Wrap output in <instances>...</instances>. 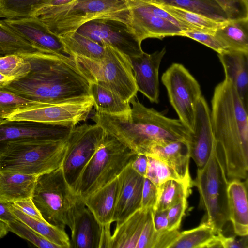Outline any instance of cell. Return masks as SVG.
Segmentation results:
<instances>
[{
	"mask_svg": "<svg viewBox=\"0 0 248 248\" xmlns=\"http://www.w3.org/2000/svg\"><path fill=\"white\" fill-rule=\"evenodd\" d=\"M246 7H248V0H239Z\"/></svg>",
	"mask_w": 248,
	"mask_h": 248,
	"instance_id": "9f6ffc18",
	"label": "cell"
},
{
	"mask_svg": "<svg viewBox=\"0 0 248 248\" xmlns=\"http://www.w3.org/2000/svg\"><path fill=\"white\" fill-rule=\"evenodd\" d=\"M119 188L117 177L89 195L80 197L101 226L112 223Z\"/></svg>",
	"mask_w": 248,
	"mask_h": 248,
	"instance_id": "cb8c5ba5",
	"label": "cell"
},
{
	"mask_svg": "<svg viewBox=\"0 0 248 248\" xmlns=\"http://www.w3.org/2000/svg\"><path fill=\"white\" fill-rule=\"evenodd\" d=\"M190 157L198 168L203 167L207 163L215 147L210 109L202 95L197 106L194 130L190 132L186 141Z\"/></svg>",
	"mask_w": 248,
	"mask_h": 248,
	"instance_id": "e0dca14e",
	"label": "cell"
},
{
	"mask_svg": "<svg viewBox=\"0 0 248 248\" xmlns=\"http://www.w3.org/2000/svg\"><path fill=\"white\" fill-rule=\"evenodd\" d=\"M232 82L225 79L215 88L211 121L216 155L228 182L248 174V115Z\"/></svg>",
	"mask_w": 248,
	"mask_h": 248,
	"instance_id": "6da1fadb",
	"label": "cell"
},
{
	"mask_svg": "<svg viewBox=\"0 0 248 248\" xmlns=\"http://www.w3.org/2000/svg\"><path fill=\"white\" fill-rule=\"evenodd\" d=\"M155 5L177 19L185 27V31H198L214 33L215 30L223 22L181 7L167 5Z\"/></svg>",
	"mask_w": 248,
	"mask_h": 248,
	"instance_id": "f546056e",
	"label": "cell"
},
{
	"mask_svg": "<svg viewBox=\"0 0 248 248\" xmlns=\"http://www.w3.org/2000/svg\"><path fill=\"white\" fill-rule=\"evenodd\" d=\"M38 176L0 171V198L13 203L31 197Z\"/></svg>",
	"mask_w": 248,
	"mask_h": 248,
	"instance_id": "484cf974",
	"label": "cell"
},
{
	"mask_svg": "<svg viewBox=\"0 0 248 248\" xmlns=\"http://www.w3.org/2000/svg\"><path fill=\"white\" fill-rule=\"evenodd\" d=\"M192 186L175 180H169L163 183L158 186L157 202L153 210H168L184 197H188Z\"/></svg>",
	"mask_w": 248,
	"mask_h": 248,
	"instance_id": "e575fe53",
	"label": "cell"
},
{
	"mask_svg": "<svg viewBox=\"0 0 248 248\" xmlns=\"http://www.w3.org/2000/svg\"><path fill=\"white\" fill-rule=\"evenodd\" d=\"M39 52L50 53L26 40L0 20V56L16 54L26 56Z\"/></svg>",
	"mask_w": 248,
	"mask_h": 248,
	"instance_id": "f1b7e54d",
	"label": "cell"
},
{
	"mask_svg": "<svg viewBox=\"0 0 248 248\" xmlns=\"http://www.w3.org/2000/svg\"><path fill=\"white\" fill-rule=\"evenodd\" d=\"M214 34L228 50L248 53V17L227 19Z\"/></svg>",
	"mask_w": 248,
	"mask_h": 248,
	"instance_id": "4316f807",
	"label": "cell"
},
{
	"mask_svg": "<svg viewBox=\"0 0 248 248\" xmlns=\"http://www.w3.org/2000/svg\"><path fill=\"white\" fill-rule=\"evenodd\" d=\"M149 210L141 208L120 225L116 226L109 248H136Z\"/></svg>",
	"mask_w": 248,
	"mask_h": 248,
	"instance_id": "d4e9b609",
	"label": "cell"
},
{
	"mask_svg": "<svg viewBox=\"0 0 248 248\" xmlns=\"http://www.w3.org/2000/svg\"><path fill=\"white\" fill-rule=\"evenodd\" d=\"M6 225L9 232H12L38 248H59L18 219Z\"/></svg>",
	"mask_w": 248,
	"mask_h": 248,
	"instance_id": "ab89813d",
	"label": "cell"
},
{
	"mask_svg": "<svg viewBox=\"0 0 248 248\" xmlns=\"http://www.w3.org/2000/svg\"><path fill=\"white\" fill-rule=\"evenodd\" d=\"M90 94L93 98L96 112L119 115L130 111L129 102L124 101L113 91L101 84L90 82Z\"/></svg>",
	"mask_w": 248,
	"mask_h": 248,
	"instance_id": "83f0119b",
	"label": "cell"
},
{
	"mask_svg": "<svg viewBox=\"0 0 248 248\" xmlns=\"http://www.w3.org/2000/svg\"><path fill=\"white\" fill-rule=\"evenodd\" d=\"M50 0H0V17L6 19L31 16Z\"/></svg>",
	"mask_w": 248,
	"mask_h": 248,
	"instance_id": "d590c367",
	"label": "cell"
},
{
	"mask_svg": "<svg viewBox=\"0 0 248 248\" xmlns=\"http://www.w3.org/2000/svg\"><path fill=\"white\" fill-rule=\"evenodd\" d=\"M147 164V155L144 154H138L131 163V166L136 172L145 177Z\"/></svg>",
	"mask_w": 248,
	"mask_h": 248,
	"instance_id": "f5cc1de1",
	"label": "cell"
},
{
	"mask_svg": "<svg viewBox=\"0 0 248 248\" xmlns=\"http://www.w3.org/2000/svg\"><path fill=\"white\" fill-rule=\"evenodd\" d=\"M248 179H233L227 188L229 221L239 236L248 234Z\"/></svg>",
	"mask_w": 248,
	"mask_h": 248,
	"instance_id": "7402d4cb",
	"label": "cell"
},
{
	"mask_svg": "<svg viewBox=\"0 0 248 248\" xmlns=\"http://www.w3.org/2000/svg\"><path fill=\"white\" fill-rule=\"evenodd\" d=\"M68 227L70 248H100L102 226L78 195L69 212Z\"/></svg>",
	"mask_w": 248,
	"mask_h": 248,
	"instance_id": "2e32d148",
	"label": "cell"
},
{
	"mask_svg": "<svg viewBox=\"0 0 248 248\" xmlns=\"http://www.w3.org/2000/svg\"><path fill=\"white\" fill-rule=\"evenodd\" d=\"M157 232L153 223L152 209H149L147 219L140 235L136 248H154Z\"/></svg>",
	"mask_w": 248,
	"mask_h": 248,
	"instance_id": "b9f144b4",
	"label": "cell"
},
{
	"mask_svg": "<svg viewBox=\"0 0 248 248\" xmlns=\"http://www.w3.org/2000/svg\"><path fill=\"white\" fill-rule=\"evenodd\" d=\"M11 210L17 219L26 224L59 248H70V238L65 231L52 225L46 221L39 220L26 215L11 204Z\"/></svg>",
	"mask_w": 248,
	"mask_h": 248,
	"instance_id": "d6a6232c",
	"label": "cell"
},
{
	"mask_svg": "<svg viewBox=\"0 0 248 248\" xmlns=\"http://www.w3.org/2000/svg\"><path fill=\"white\" fill-rule=\"evenodd\" d=\"M125 1L130 13L129 28L141 43L149 38L182 36L183 30L160 17V9L157 6L138 0Z\"/></svg>",
	"mask_w": 248,
	"mask_h": 248,
	"instance_id": "5bb4252c",
	"label": "cell"
},
{
	"mask_svg": "<svg viewBox=\"0 0 248 248\" xmlns=\"http://www.w3.org/2000/svg\"><path fill=\"white\" fill-rule=\"evenodd\" d=\"M119 192L112 222L120 225L136 211L141 208V194L144 177L136 172L131 163L118 176Z\"/></svg>",
	"mask_w": 248,
	"mask_h": 248,
	"instance_id": "ac0fdd59",
	"label": "cell"
},
{
	"mask_svg": "<svg viewBox=\"0 0 248 248\" xmlns=\"http://www.w3.org/2000/svg\"><path fill=\"white\" fill-rule=\"evenodd\" d=\"M225 78L234 85L243 105L248 110V53L227 51L218 54Z\"/></svg>",
	"mask_w": 248,
	"mask_h": 248,
	"instance_id": "603a6c76",
	"label": "cell"
},
{
	"mask_svg": "<svg viewBox=\"0 0 248 248\" xmlns=\"http://www.w3.org/2000/svg\"><path fill=\"white\" fill-rule=\"evenodd\" d=\"M93 101L89 96L79 99L17 110L5 117L9 120H28L75 127L85 121L92 111Z\"/></svg>",
	"mask_w": 248,
	"mask_h": 248,
	"instance_id": "7c38bea8",
	"label": "cell"
},
{
	"mask_svg": "<svg viewBox=\"0 0 248 248\" xmlns=\"http://www.w3.org/2000/svg\"><path fill=\"white\" fill-rule=\"evenodd\" d=\"M31 70L28 58L16 54L0 56V73L13 81L19 79Z\"/></svg>",
	"mask_w": 248,
	"mask_h": 248,
	"instance_id": "8d00e7d4",
	"label": "cell"
},
{
	"mask_svg": "<svg viewBox=\"0 0 248 248\" xmlns=\"http://www.w3.org/2000/svg\"><path fill=\"white\" fill-rule=\"evenodd\" d=\"M105 131L100 125L86 123L74 127L67 139L62 168L74 191L83 169L97 150Z\"/></svg>",
	"mask_w": 248,
	"mask_h": 248,
	"instance_id": "8fae6325",
	"label": "cell"
},
{
	"mask_svg": "<svg viewBox=\"0 0 248 248\" xmlns=\"http://www.w3.org/2000/svg\"><path fill=\"white\" fill-rule=\"evenodd\" d=\"M146 155L163 161L173 169L184 182L193 186L189 172L190 157L186 141L175 140L156 144L149 149Z\"/></svg>",
	"mask_w": 248,
	"mask_h": 248,
	"instance_id": "44dd1931",
	"label": "cell"
},
{
	"mask_svg": "<svg viewBox=\"0 0 248 248\" xmlns=\"http://www.w3.org/2000/svg\"><path fill=\"white\" fill-rule=\"evenodd\" d=\"M31 70L0 90L40 103L55 104L79 99L90 94V82L73 57L39 52L26 57Z\"/></svg>",
	"mask_w": 248,
	"mask_h": 248,
	"instance_id": "7a4b0ae2",
	"label": "cell"
},
{
	"mask_svg": "<svg viewBox=\"0 0 248 248\" xmlns=\"http://www.w3.org/2000/svg\"><path fill=\"white\" fill-rule=\"evenodd\" d=\"M166 52L164 47L152 54L143 51L140 55L129 57L138 91L152 103L159 101V69Z\"/></svg>",
	"mask_w": 248,
	"mask_h": 248,
	"instance_id": "d6986e66",
	"label": "cell"
},
{
	"mask_svg": "<svg viewBox=\"0 0 248 248\" xmlns=\"http://www.w3.org/2000/svg\"><path fill=\"white\" fill-rule=\"evenodd\" d=\"M66 142L67 140L8 141L0 146V171L38 176L53 170L62 165Z\"/></svg>",
	"mask_w": 248,
	"mask_h": 248,
	"instance_id": "277c9868",
	"label": "cell"
},
{
	"mask_svg": "<svg viewBox=\"0 0 248 248\" xmlns=\"http://www.w3.org/2000/svg\"><path fill=\"white\" fill-rule=\"evenodd\" d=\"M45 104H46L30 100L12 92L0 89V122L17 110L31 108Z\"/></svg>",
	"mask_w": 248,
	"mask_h": 248,
	"instance_id": "74e56055",
	"label": "cell"
},
{
	"mask_svg": "<svg viewBox=\"0 0 248 248\" xmlns=\"http://www.w3.org/2000/svg\"><path fill=\"white\" fill-rule=\"evenodd\" d=\"M3 20L21 36L48 52L67 55L60 37L52 32L38 17Z\"/></svg>",
	"mask_w": 248,
	"mask_h": 248,
	"instance_id": "ffe728a7",
	"label": "cell"
},
{
	"mask_svg": "<svg viewBox=\"0 0 248 248\" xmlns=\"http://www.w3.org/2000/svg\"><path fill=\"white\" fill-rule=\"evenodd\" d=\"M136 98L130 100L131 109L127 113L110 115L95 112L92 119L137 154L146 155L157 144L187 141L190 131L179 119L166 117L145 107Z\"/></svg>",
	"mask_w": 248,
	"mask_h": 248,
	"instance_id": "3957f363",
	"label": "cell"
},
{
	"mask_svg": "<svg viewBox=\"0 0 248 248\" xmlns=\"http://www.w3.org/2000/svg\"><path fill=\"white\" fill-rule=\"evenodd\" d=\"M147 156L148 164L145 177L157 187L169 180L185 182L176 171L165 162L155 157L150 155Z\"/></svg>",
	"mask_w": 248,
	"mask_h": 248,
	"instance_id": "f35d334b",
	"label": "cell"
},
{
	"mask_svg": "<svg viewBox=\"0 0 248 248\" xmlns=\"http://www.w3.org/2000/svg\"><path fill=\"white\" fill-rule=\"evenodd\" d=\"M74 127L33 121L5 119L0 122V146L10 141L21 140L50 142L65 140Z\"/></svg>",
	"mask_w": 248,
	"mask_h": 248,
	"instance_id": "9a60e30c",
	"label": "cell"
},
{
	"mask_svg": "<svg viewBox=\"0 0 248 248\" xmlns=\"http://www.w3.org/2000/svg\"><path fill=\"white\" fill-rule=\"evenodd\" d=\"M180 232L178 230H167L163 232L158 233L154 248H170L178 237Z\"/></svg>",
	"mask_w": 248,
	"mask_h": 248,
	"instance_id": "681fc988",
	"label": "cell"
},
{
	"mask_svg": "<svg viewBox=\"0 0 248 248\" xmlns=\"http://www.w3.org/2000/svg\"><path fill=\"white\" fill-rule=\"evenodd\" d=\"M223 10L228 19L248 17V7L239 0H213Z\"/></svg>",
	"mask_w": 248,
	"mask_h": 248,
	"instance_id": "7bdbcfd3",
	"label": "cell"
},
{
	"mask_svg": "<svg viewBox=\"0 0 248 248\" xmlns=\"http://www.w3.org/2000/svg\"><path fill=\"white\" fill-rule=\"evenodd\" d=\"M228 180L213 149L205 165L198 168L193 181L200 195L199 206L205 213V220L217 233L222 232L229 221L227 188Z\"/></svg>",
	"mask_w": 248,
	"mask_h": 248,
	"instance_id": "ba28073f",
	"label": "cell"
},
{
	"mask_svg": "<svg viewBox=\"0 0 248 248\" xmlns=\"http://www.w3.org/2000/svg\"><path fill=\"white\" fill-rule=\"evenodd\" d=\"M217 234L215 229L204 221L194 228L180 232L170 248H213Z\"/></svg>",
	"mask_w": 248,
	"mask_h": 248,
	"instance_id": "4dcf8cb0",
	"label": "cell"
},
{
	"mask_svg": "<svg viewBox=\"0 0 248 248\" xmlns=\"http://www.w3.org/2000/svg\"><path fill=\"white\" fill-rule=\"evenodd\" d=\"M66 54L70 57L80 56L90 59H100L105 53V47L76 31L59 36Z\"/></svg>",
	"mask_w": 248,
	"mask_h": 248,
	"instance_id": "1f68e13d",
	"label": "cell"
},
{
	"mask_svg": "<svg viewBox=\"0 0 248 248\" xmlns=\"http://www.w3.org/2000/svg\"><path fill=\"white\" fill-rule=\"evenodd\" d=\"M155 229L158 233L168 230L167 210L157 211L152 209Z\"/></svg>",
	"mask_w": 248,
	"mask_h": 248,
	"instance_id": "f907efd6",
	"label": "cell"
},
{
	"mask_svg": "<svg viewBox=\"0 0 248 248\" xmlns=\"http://www.w3.org/2000/svg\"><path fill=\"white\" fill-rule=\"evenodd\" d=\"M161 81L179 119L193 132L197 106L202 96L198 82L184 65L177 63L163 74Z\"/></svg>",
	"mask_w": 248,
	"mask_h": 248,
	"instance_id": "30bf717a",
	"label": "cell"
},
{
	"mask_svg": "<svg viewBox=\"0 0 248 248\" xmlns=\"http://www.w3.org/2000/svg\"><path fill=\"white\" fill-rule=\"evenodd\" d=\"M182 36L188 37L212 49L218 54L229 51L214 33L198 31L183 32Z\"/></svg>",
	"mask_w": 248,
	"mask_h": 248,
	"instance_id": "60d3db41",
	"label": "cell"
},
{
	"mask_svg": "<svg viewBox=\"0 0 248 248\" xmlns=\"http://www.w3.org/2000/svg\"><path fill=\"white\" fill-rule=\"evenodd\" d=\"M38 17L58 36L76 31L83 24L95 19L116 20L128 28L130 24L125 0H76L51 15Z\"/></svg>",
	"mask_w": 248,
	"mask_h": 248,
	"instance_id": "52a82bcc",
	"label": "cell"
},
{
	"mask_svg": "<svg viewBox=\"0 0 248 248\" xmlns=\"http://www.w3.org/2000/svg\"><path fill=\"white\" fill-rule=\"evenodd\" d=\"M76 0H50L37 10L31 16L39 17L51 15L58 10L69 5Z\"/></svg>",
	"mask_w": 248,
	"mask_h": 248,
	"instance_id": "7dc6e473",
	"label": "cell"
},
{
	"mask_svg": "<svg viewBox=\"0 0 248 248\" xmlns=\"http://www.w3.org/2000/svg\"><path fill=\"white\" fill-rule=\"evenodd\" d=\"M104 47L101 58L75 56L76 64L90 83L105 86L124 101L129 102L138 92L129 57L111 46Z\"/></svg>",
	"mask_w": 248,
	"mask_h": 248,
	"instance_id": "8992f818",
	"label": "cell"
},
{
	"mask_svg": "<svg viewBox=\"0 0 248 248\" xmlns=\"http://www.w3.org/2000/svg\"><path fill=\"white\" fill-rule=\"evenodd\" d=\"M77 195L67 183L62 166L38 176L31 197L49 224L65 230Z\"/></svg>",
	"mask_w": 248,
	"mask_h": 248,
	"instance_id": "9c48e42d",
	"label": "cell"
},
{
	"mask_svg": "<svg viewBox=\"0 0 248 248\" xmlns=\"http://www.w3.org/2000/svg\"><path fill=\"white\" fill-rule=\"evenodd\" d=\"M187 197H184L167 210L168 230H179L187 207Z\"/></svg>",
	"mask_w": 248,
	"mask_h": 248,
	"instance_id": "ee69618b",
	"label": "cell"
},
{
	"mask_svg": "<svg viewBox=\"0 0 248 248\" xmlns=\"http://www.w3.org/2000/svg\"><path fill=\"white\" fill-rule=\"evenodd\" d=\"M12 203L16 208L29 217L46 221L35 205L31 197L21 199Z\"/></svg>",
	"mask_w": 248,
	"mask_h": 248,
	"instance_id": "bcb514c9",
	"label": "cell"
},
{
	"mask_svg": "<svg viewBox=\"0 0 248 248\" xmlns=\"http://www.w3.org/2000/svg\"><path fill=\"white\" fill-rule=\"evenodd\" d=\"M137 155L105 132L97 150L82 171L74 193L84 198L104 186L117 178Z\"/></svg>",
	"mask_w": 248,
	"mask_h": 248,
	"instance_id": "5b68a950",
	"label": "cell"
},
{
	"mask_svg": "<svg viewBox=\"0 0 248 248\" xmlns=\"http://www.w3.org/2000/svg\"><path fill=\"white\" fill-rule=\"evenodd\" d=\"M13 80L0 73V89L8 85Z\"/></svg>",
	"mask_w": 248,
	"mask_h": 248,
	"instance_id": "db71d44e",
	"label": "cell"
},
{
	"mask_svg": "<svg viewBox=\"0 0 248 248\" xmlns=\"http://www.w3.org/2000/svg\"><path fill=\"white\" fill-rule=\"evenodd\" d=\"M76 31L103 46H111L129 57L140 55L143 52L141 43L125 24L120 21L93 20Z\"/></svg>",
	"mask_w": 248,
	"mask_h": 248,
	"instance_id": "4fadbf2b",
	"label": "cell"
},
{
	"mask_svg": "<svg viewBox=\"0 0 248 248\" xmlns=\"http://www.w3.org/2000/svg\"><path fill=\"white\" fill-rule=\"evenodd\" d=\"M8 232L6 224L0 221V238L5 236Z\"/></svg>",
	"mask_w": 248,
	"mask_h": 248,
	"instance_id": "11a10c76",
	"label": "cell"
},
{
	"mask_svg": "<svg viewBox=\"0 0 248 248\" xmlns=\"http://www.w3.org/2000/svg\"><path fill=\"white\" fill-rule=\"evenodd\" d=\"M11 203L0 198V221L6 224L17 219L11 210Z\"/></svg>",
	"mask_w": 248,
	"mask_h": 248,
	"instance_id": "816d5d0a",
	"label": "cell"
},
{
	"mask_svg": "<svg viewBox=\"0 0 248 248\" xmlns=\"http://www.w3.org/2000/svg\"><path fill=\"white\" fill-rule=\"evenodd\" d=\"M218 234L222 248H248V235L237 239L235 236L226 237L222 232Z\"/></svg>",
	"mask_w": 248,
	"mask_h": 248,
	"instance_id": "c3c4849f",
	"label": "cell"
},
{
	"mask_svg": "<svg viewBox=\"0 0 248 248\" xmlns=\"http://www.w3.org/2000/svg\"><path fill=\"white\" fill-rule=\"evenodd\" d=\"M154 5H167L181 7L205 15L214 19H228L221 8L213 0H138Z\"/></svg>",
	"mask_w": 248,
	"mask_h": 248,
	"instance_id": "836d02e7",
	"label": "cell"
},
{
	"mask_svg": "<svg viewBox=\"0 0 248 248\" xmlns=\"http://www.w3.org/2000/svg\"><path fill=\"white\" fill-rule=\"evenodd\" d=\"M157 195L158 187L147 178L144 177L141 194V208L154 209Z\"/></svg>",
	"mask_w": 248,
	"mask_h": 248,
	"instance_id": "f6af8a7d",
	"label": "cell"
}]
</instances>
